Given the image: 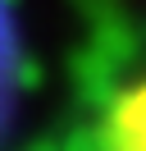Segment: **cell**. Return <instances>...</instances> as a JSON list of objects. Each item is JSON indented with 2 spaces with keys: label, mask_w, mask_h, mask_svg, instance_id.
<instances>
[{
  "label": "cell",
  "mask_w": 146,
  "mask_h": 151,
  "mask_svg": "<svg viewBox=\"0 0 146 151\" xmlns=\"http://www.w3.org/2000/svg\"><path fill=\"white\" fill-rule=\"evenodd\" d=\"M23 92V32H18L14 5L0 0V128L9 124Z\"/></svg>",
  "instance_id": "1"
}]
</instances>
